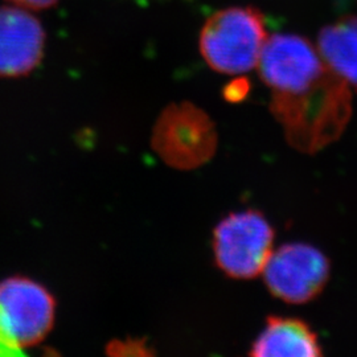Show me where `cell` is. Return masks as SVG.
Listing matches in <instances>:
<instances>
[{"instance_id": "6da1fadb", "label": "cell", "mask_w": 357, "mask_h": 357, "mask_svg": "<svg viewBox=\"0 0 357 357\" xmlns=\"http://www.w3.org/2000/svg\"><path fill=\"white\" fill-rule=\"evenodd\" d=\"M351 86L330 72L317 89L295 97L271 96L270 112L290 146L317 153L337 141L352 116Z\"/></svg>"}, {"instance_id": "7a4b0ae2", "label": "cell", "mask_w": 357, "mask_h": 357, "mask_svg": "<svg viewBox=\"0 0 357 357\" xmlns=\"http://www.w3.org/2000/svg\"><path fill=\"white\" fill-rule=\"evenodd\" d=\"M268 40L264 16L250 7H233L215 13L200 35L206 64L224 75H241L258 65Z\"/></svg>"}, {"instance_id": "3957f363", "label": "cell", "mask_w": 357, "mask_h": 357, "mask_svg": "<svg viewBox=\"0 0 357 357\" xmlns=\"http://www.w3.org/2000/svg\"><path fill=\"white\" fill-rule=\"evenodd\" d=\"M54 317L56 301L41 283L22 275L0 281V340L16 356L48 336Z\"/></svg>"}, {"instance_id": "277c9868", "label": "cell", "mask_w": 357, "mask_h": 357, "mask_svg": "<svg viewBox=\"0 0 357 357\" xmlns=\"http://www.w3.org/2000/svg\"><path fill=\"white\" fill-rule=\"evenodd\" d=\"M274 229L258 211L234 212L222 218L213 231L217 266L234 280L259 275L273 253Z\"/></svg>"}, {"instance_id": "5b68a950", "label": "cell", "mask_w": 357, "mask_h": 357, "mask_svg": "<svg viewBox=\"0 0 357 357\" xmlns=\"http://www.w3.org/2000/svg\"><path fill=\"white\" fill-rule=\"evenodd\" d=\"M257 66L273 96L282 97L306 94L320 86L330 75L312 44L291 33L268 38Z\"/></svg>"}, {"instance_id": "8992f818", "label": "cell", "mask_w": 357, "mask_h": 357, "mask_svg": "<svg viewBox=\"0 0 357 357\" xmlns=\"http://www.w3.org/2000/svg\"><path fill=\"white\" fill-rule=\"evenodd\" d=\"M215 125L203 110L191 103L171 105L153 128L155 151L169 166L196 168L216 150Z\"/></svg>"}, {"instance_id": "52a82bcc", "label": "cell", "mask_w": 357, "mask_h": 357, "mask_svg": "<svg viewBox=\"0 0 357 357\" xmlns=\"http://www.w3.org/2000/svg\"><path fill=\"white\" fill-rule=\"evenodd\" d=\"M262 273L271 295L290 305H305L323 291L331 268L319 249L293 243L273 252Z\"/></svg>"}, {"instance_id": "ba28073f", "label": "cell", "mask_w": 357, "mask_h": 357, "mask_svg": "<svg viewBox=\"0 0 357 357\" xmlns=\"http://www.w3.org/2000/svg\"><path fill=\"white\" fill-rule=\"evenodd\" d=\"M44 44V29L33 15L0 7V77L29 75L41 63Z\"/></svg>"}, {"instance_id": "9c48e42d", "label": "cell", "mask_w": 357, "mask_h": 357, "mask_svg": "<svg viewBox=\"0 0 357 357\" xmlns=\"http://www.w3.org/2000/svg\"><path fill=\"white\" fill-rule=\"evenodd\" d=\"M255 357H318L323 355L318 335L306 321L268 317L264 331L249 352Z\"/></svg>"}, {"instance_id": "30bf717a", "label": "cell", "mask_w": 357, "mask_h": 357, "mask_svg": "<svg viewBox=\"0 0 357 357\" xmlns=\"http://www.w3.org/2000/svg\"><path fill=\"white\" fill-rule=\"evenodd\" d=\"M318 45L326 66L357 90V16H347L324 26Z\"/></svg>"}, {"instance_id": "8fae6325", "label": "cell", "mask_w": 357, "mask_h": 357, "mask_svg": "<svg viewBox=\"0 0 357 357\" xmlns=\"http://www.w3.org/2000/svg\"><path fill=\"white\" fill-rule=\"evenodd\" d=\"M13 4L22 7V8H31V10H43L50 8L53 4H56L57 0H10Z\"/></svg>"}, {"instance_id": "7c38bea8", "label": "cell", "mask_w": 357, "mask_h": 357, "mask_svg": "<svg viewBox=\"0 0 357 357\" xmlns=\"http://www.w3.org/2000/svg\"><path fill=\"white\" fill-rule=\"evenodd\" d=\"M240 86V82L238 84H236V88L233 90H227V98L230 100V101H240V100H243V97L246 96V93H248V86L243 84L241 85V88H238Z\"/></svg>"}, {"instance_id": "4fadbf2b", "label": "cell", "mask_w": 357, "mask_h": 357, "mask_svg": "<svg viewBox=\"0 0 357 357\" xmlns=\"http://www.w3.org/2000/svg\"><path fill=\"white\" fill-rule=\"evenodd\" d=\"M0 356H15V354L0 342Z\"/></svg>"}]
</instances>
